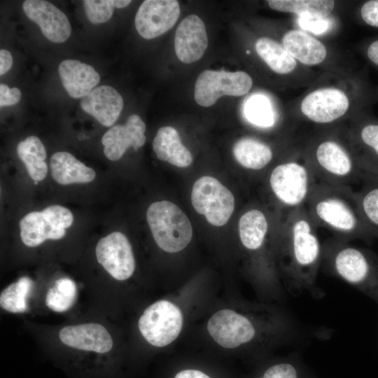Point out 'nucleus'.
<instances>
[{"instance_id":"1","label":"nucleus","mask_w":378,"mask_h":378,"mask_svg":"<svg viewBox=\"0 0 378 378\" xmlns=\"http://www.w3.org/2000/svg\"><path fill=\"white\" fill-rule=\"evenodd\" d=\"M276 253L287 291L293 296L309 293L321 295L316 278L322 262L323 244L317 226L306 206L279 216Z\"/></svg>"},{"instance_id":"2","label":"nucleus","mask_w":378,"mask_h":378,"mask_svg":"<svg viewBox=\"0 0 378 378\" xmlns=\"http://www.w3.org/2000/svg\"><path fill=\"white\" fill-rule=\"evenodd\" d=\"M305 206L317 227L329 230L332 238L367 243L375 239L361 215L353 188L317 182Z\"/></svg>"},{"instance_id":"3","label":"nucleus","mask_w":378,"mask_h":378,"mask_svg":"<svg viewBox=\"0 0 378 378\" xmlns=\"http://www.w3.org/2000/svg\"><path fill=\"white\" fill-rule=\"evenodd\" d=\"M321 265L378 305V253L332 238L323 244Z\"/></svg>"},{"instance_id":"4","label":"nucleus","mask_w":378,"mask_h":378,"mask_svg":"<svg viewBox=\"0 0 378 378\" xmlns=\"http://www.w3.org/2000/svg\"><path fill=\"white\" fill-rule=\"evenodd\" d=\"M317 182L305 158H289L276 164L268 184L279 208L278 216L304 206Z\"/></svg>"},{"instance_id":"5","label":"nucleus","mask_w":378,"mask_h":378,"mask_svg":"<svg viewBox=\"0 0 378 378\" xmlns=\"http://www.w3.org/2000/svg\"><path fill=\"white\" fill-rule=\"evenodd\" d=\"M305 158L317 181L328 185L354 188L365 173L354 152L332 139L318 141Z\"/></svg>"},{"instance_id":"6","label":"nucleus","mask_w":378,"mask_h":378,"mask_svg":"<svg viewBox=\"0 0 378 378\" xmlns=\"http://www.w3.org/2000/svg\"><path fill=\"white\" fill-rule=\"evenodd\" d=\"M148 224L158 246L167 253L184 249L190 242L192 227L183 211L173 202L151 204L146 212Z\"/></svg>"},{"instance_id":"7","label":"nucleus","mask_w":378,"mask_h":378,"mask_svg":"<svg viewBox=\"0 0 378 378\" xmlns=\"http://www.w3.org/2000/svg\"><path fill=\"white\" fill-rule=\"evenodd\" d=\"M74 221L72 213L60 205L26 214L20 221V237L26 246L35 247L47 239H59Z\"/></svg>"},{"instance_id":"8","label":"nucleus","mask_w":378,"mask_h":378,"mask_svg":"<svg viewBox=\"0 0 378 378\" xmlns=\"http://www.w3.org/2000/svg\"><path fill=\"white\" fill-rule=\"evenodd\" d=\"M191 202L195 211L204 215L212 225L223 226L234 209V197L231 191L216 178L204 176L192 187Z\"/></svg>"},{"instance_id":"9","label":"nucleus","mask_w":378,"mask_h":378,"mask_svg":"<svg viewBox=\"0 0 378 378\" xmlns=\"http://www.w3.org/2000/svg\"><path fill=\"white\" fill-rule=\"evenodd\" d=\"M183 315L179 308L167 300H159L148 307L138 321L139 331L151 345L165 346L179 335Z\"/></svg>"},{"instance_id":"10","label":"nucleus","mask_w":378,"mask_h":378,"mask_svg":"<svg viewBox=\"0 0 378 378\" xmlns=\"http://www.w3.org/2000/svg\"><path fill=\"white\" fill-rule=\"evenodd\" d=\"M252 84L251 77L244 71L206 69L197 78L194 98L200 106L209 107L223 95L239 97L246 94Z\"/></svg>"},{"instance_id":"11","label":"nucleus","mask_w":378,"mask_h":378,"mask_svg":"<svg viewBox=\"0 0 378 378\" xmlns=\"http://www.w3.org/2000/svg\"><path fill=\"white\" fill-rule=\"evenodd\" d=\"M207 330L218 345L230 349L251 344L258 336L257 323L252 318L228 309L211 316Z\"/></svg>"},{"instance_id":"12","label":"nucleus","mask_w":378,"mask_h":378,"mask_svg":"<svg viewBox=\"0 0 378 378\" xmlns=\"http://www.w3.org/2000/svg\"><path fill=\"white\" fill-rule=\"evenodd\" d=\"M98 262L114 279H129L135 270V260L131 244L125 234L113 232L102 238L96 246Z\"/></svg>"},{"instance_id":"13","label":"nucleus","mask_w":378,"mask_h":378,"mask_svg":"<svg viewBox=\"0 0 378 378\" xmlns=\"http://www.w3.org/2000/svg\"><path fill=\"white\" fill-rule=\"evenodd\" d=\"M180 15L176 0H146L135 16V27L145 39L161 36L174 27Z\"/></svg>"},{"instance_id":"14","label":"nucleus","mask_w":378,"mask_h":378,"mask_svg":"<svg viewBox=\"0 0 378 378\" xmlns=\"http://www.w3.org/2000/svg\"><path fill=\"white\" fill-rule=\"evenodd\" d=\"M349 106L348 97L342 90L326 88L307 94L301 103V111L312 122L326 124L341 118Z\"/></svg>"},{"instance_id":"15","label":"nucleus","mask_w":378,"mask_h":378,"mask_svg":"<svg viewBox=\"0 0 378 378\" xmlns=\"http://www.w3.org/2000/svg\"><path fill=\"white\" fill-rule=\"evenodd\" d=\"M27 17L36 23L48 40L62 43L71 35V28L65 14L52 4L43 0H27L22 5Z\"/></svg>"},{"instance_id":"16","label":"nucleus","mask_w":378,"mask_h":378,"mask_svg":"<svg viewBox=\"0 0 378 378\" xmlns=\"http://www.w3.org/2000/svg\"><path fill=\"white\" fill-rule=\"evenodd\" d=\"M145 131L146 125L136 114L130 115L124 125L111 127L102 139L105 156L111 161H116L130 146L137 150L145 144Z\"/></svg>"},{"instance_id":"17","label":"nucleus","mask_w":378,"mask_h":378,"mask_svg":"<svg viewBox=\"0 0 378 378\" xmlns=\"http://www.w3.org/2000/svg\"><path fill=\"white\" fill-rule=\"evenodd\" d=\"M208 46L206 27L202 20L195 14L186 16L178 25L174 37V48L178 59L185 64L199 60Z\"/></svg>"},{"instance_id":"18","label":"nucleus","mask_w":378,"mask_h":378,"mask_svg":"<svg viewBox=\"0 0 378 378\" xmlns=\"http://www.w3.org/2000/svg\"><path fill=\"white\" fill-rule=\"evenodd\" d=\"M60 341L78 350L106 354L113 347V340L108 330L95 323L68 326L59 332Z\"/></svg>"},{"instance_id":"19","label":"nucleus","mask_w":378,"mask_h":378,"mask_svg":"<svg viewBox=\"0 0 378 378\" xmlns=\"http://www.w3.org/2000/svg\"><path fill=\"white\" fill-rule=\"evenodd\" d=\"M80 106L102 125L110 127L114 124L122 111L123 99L113 87L101 85L83 97Z\"/></svg>"},{"instance_id":"20","label":"nucleus","mask_w":378,"mask_h":378,"mask_svg":"<svg viewBox=\"0 0 378 378\" xmlns=\"http://www.w3.org/2000/svg\"><path fill=\"white\" fill-rule=\"evenodd\" d=\"M64 88L72 98L86 96L99 83L100 76L90 65L76 59H65L58 67Z\"/></svg>"},{"instance_id":"21","label":"nucleus","mask_w":378,"mask_h":378,"mask_svg":"<svg viewBox=\"0 0 378 378\" xmlns=\"http://www.w3.org/2000/svg\"><path fill=\"white\" fill-rule=\"evenodd\" d=\"M270 221L265 213L257 208L244 212L238 223L239 236L242 246L251 252L262 249L270 232Z\"/></svg>"},{"instance_id":"22","label":"nucleus","mask_w":378,"mask_h":378,"mask_svg":"<svg viewBox=\"0 0 378 378\" xmlns=\"http://www.w3.org/2000/svg\"><path fill=\"white\" fill-rule=\"evenodd\" d=\"M153 148L159 160L178 167H187L192 162L190 152L181 143L178 132L172 127H162L158 130Z\"/></svg>"},{"instance_id":"23","label":"nucleus","mask_w":378,"mask_h":378,"mask_svg":"<svg viewBox=\"0 0 378 378\" xmlns=\"http://www.w3.org/2000/svg\"><path fill=\"white\" fill-rule=\"evenodd\" d=\"M284 47L296 59L306 65L321 63L326 57L325 46L316 38L300 30H290L282 38Z\"/></svg>"},{"instance_id":"24","label":"nucleus","mask_w":378,"mask_h":378,"mask_svg":"<svg viewBox=\"0 0 378 378\" xmlns=\"http://www.w3.org/2000/svg\"><path fill=\"white\" fill-rule=\"evenodd\" d=\"M53 179L61 185L89 183L95 178V172L68 152H57L50 158Z\"/></svg>"},{"instance_id":"25","label":"nucleus","mask_w":378,"mask_h":378,"mask_svg":"<svg viewBox=\"0 0 378 378\" xmlns=\"http://www.w3.org/2000/svg\"><path fill=\"white\" fill-rule=\"evenodd\" d=\"M232 153L238 164L251 171H261L272 161L274 153L267 144L253 137H242L233 146Z\"/></svg>"},{"instance_id":"26","label":"nucleus","mask_w":378,"mask_h":378,"mask_svg":"<svg viewBox=\"0 0 378 378\" xmlns=\"http://www.w3.org/2000/svg\"><path fill=\"white\" fill-rule=\"evenodd\" d=\"M355 193L363 219L378 239V172H365Z\"/></svg>"},{"instance_id":"27","label":"nucleus","mask_w":378,"mask_h":378,"mask_svg":"<svg viewBox=\"0 0 378 378\" xmlns=\"http://www.w3.org/2000/svg\"><path fill=\"white\" fill-rule=\"evenodd\" d=\"M355 137L354 152L364 172H378V122L361 125Z\"/></svg>"},{"instance_id":"28","label":"nucleus","mask_w":378,"mask_h":378,"mask_svg":"<svg viewBox=\"0 0 378 378\" xmlns=\"http://www.w3.org/2000/svg\"><path fill=\"white\" fill-rule=\"evenodd\" d=\"M17 153L33 180L40 181L45 178L48 172L45 162L46 150L37 136H31L20 141L17 146Z\"/></svg>"},{"instance_id":"29","label":"nucleus","mask_w":378,"mask_h":378,"mask_svg":"<svg viewBox=\"0 0 378 378\" xmlns=\"http://www.w3.org/2000/svg\"><path fill=\"white\" fill-rule=\"evenodd\" d=\"M255 47L258 55L277 74H289L297 66L295 59L284 46L271 38H260L256 41Z\"/></svg>"},{"instance_id":"30","label":"nucleus","mask_w":378,"mask_h":378,"mask_svg":"<svg viewBox=\"0 0 378 378\" xmlns=\"http://www.w3.org/2000/svg\"><path fill=\"white\" fill-rule=\"evenodd\" d=\"M254 378H318L297 354L272 362Z\"/></svg>"},{"instance_id":"31","label":"nucleus","mask_w":378,"mask_h":378,"mask_svg":"<svg viewBox=\"0 0 378 378\" xmlns=\"http://www.w3.org/2000/svg\"><path fill=\"white\" fill-rule=\"evenodd\" d=\"M267 2L273 10L300 16L326 17L335 7V1L330 0H268Z\"/></svg>"},{"instance_id":"32","label":"nucleus","mask_w":378,"mask_h":378,"mask_svg":"<svg viewBox=\"0 0 378 378\" xmlns=\"http://www.w3.org/2000/svg\"><path fill=\"white\" fill-rule=\"evenodd\" d=\"M33 286L31 279L22 276L4 289L0 295L1 307L11 313H23L27 309V298Z\"/></svg>"},{"instance_id":"33","label":"nucleus","mask_w":378,"mask_h":378,"mask_svg":"<svg viewBox=\"0 0 378 378\" xmlns=\"http://www.w3.org/2000/svg\"><path fill=\"white\" fill-rule=\"evenodd\" d=\"M76 293V286L73 280L69 278L59 279L48 290L46 304L54 312H65L75 303Z\"/></svg>"},{"instance_id":"34","label":"nucleus","mask_w":378,"mask_h":378,"mask_svg":"<svg viewBox=\"0 0 378 378\" xmlns=\"http://www.w3.org/2000/svg\"><path fill=\"white\" fill-rule=\"evenodd\" d=\"M245 117L252 125L260 128L272 127L276 118L268 99L262 95L251 97L245 105Z\"/></svg>"},{"instance_id":"35","label":"nucleus","mask_w":378,"mask_h":378,"mask_svg":"<svg viewBox=\"0 0 378 378\" xmlns=\"http://www.w3.org/2000/svg\"><path fill=\"white\" fill-rule=\"evenodd\" d=\"M83 3L87 18L94 24L107 22L115 8V0H85Z\"/></svg>"},{"instance_id":"36","label":"nucleus","mask_w":378,"mask_h":378,"mask_svg":"<svg viewBox=\"0 0 378 378\" xmlns=\"http://www.w3.org/2000/svg\"><path fill=\"white\" fill-rule=\"evenodd\" d=\"M300 26L316 34H320L327 31L330 27V22L326 17L302 15L299 19Z\"/></svg>"},{"instance_id":"37","label":"nucleus","mask_w":378,"mask_h":378,"mask_svg":"<svg viewBox=\"0 0 378 378\" xmlns=\"http://www.w3.org/2000/svg\"><path fill=\"white\" fill-rule=\"evenodd\" d=\"M21 97V92L18 88H10L8 85H0V106H13L18 104Z\"/></svg>"},{"instance_id":"38","label":"nucleus","mask_w":378,"mask_h":378,"mask_svg":"<svg viewBox=\"0 0 378 378\" xmlns=\"http://www.w3.org/2000/svg\"><path fill=\"white\" fill-rule=\"evenodd\" d=\"M173 378H213L204 371L197 368H186L178 371Z\"/></svg>"},{"instance_id":"39","label":"nucleus","mask_w":378,"mask_h":378,"mask_svg":"<svg viewBox=\"0 0 378 378\" xmlns=\"http://www.w3.org/2000/svg\"><path fill=\"white\" fill-rule=\"evenodd\" d=\"M13 64V57L10 52L6 50H0V75L6 74Z\"/></svg>"},{"instance_id":"40","label":"nucleus","mask_w":378,"mask_h":378,"mask_svg":"<svg viewBox=\"0 0 378 378\" xmlns=\"http://www.w3.org/2000/svg\"><path fill=\"white\" fill-rule=\"evenodd\" d=\"M366 53L369 60L378 66V39L370 43Z\"/></svg>"}]
</instances>
